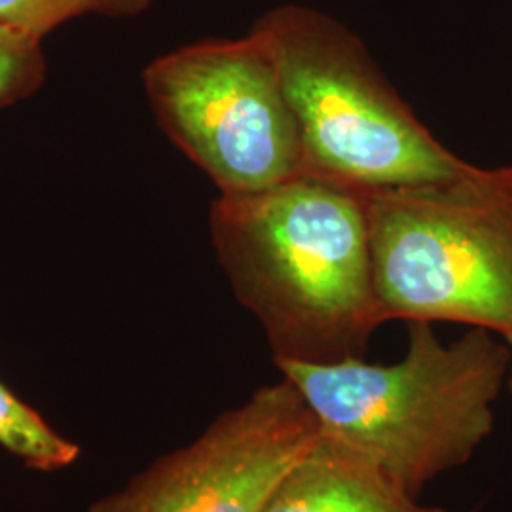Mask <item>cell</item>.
Listing matches in <instances>:
<instances>
[{
    "instance_id": "obj_1",
    "label": "cell",
    "mask_w": 512,
    "mask_h": 512,
    "mask_svg": "<svg viewBox=\"0 0 512 512\" xmlns=\"http://www.w3.org/2000/svg\"><path fill=\"white\" fill-rule=\"evenodd\" d=\"M211 236L275 363L363 359L384 323L366 192L304 173L253 194H220L211 207Z\"/></svg>"
},
{
    "instance_id": "obj_2",
    "label": "cell",
    "mask_w": 512,
    "mask_h": 512,
    "mask_svg": "<svg viewBox=\"0 0 512 512\" xmlns=\"http://www.w3.org/2000/svg\"><path fill=\"white\" fill-rule=\"evenodd\" d=\"M511 348L473 327L442 344L431 323L410 321L395 365L277 361L319 429L370 459L412 497L475 456L494 431V403L509 378Z\"/></svg>"
},
{
    "instance_id": "obj_3",
    "label": "cell",
    "mask_w": 512,
    "mask_h": 512,
    "mask_svg": "<svg viewBox=\"0 0 512 512\" xmlns=\"http://www.w3.org/2000/svg\"><path fill=\"white\" fill-rule=\"evenodd\" d=\"M274 46L306 171L361 192L454 184L482 169L437 141L348 27L308 6L255 23Z\"/></svg>"
},
{
    "instance_id": "obj_4",
    "label": "cell",
    "mask_w": 512,
    "mask_h": 512,
    "mask_svg": "<svg viewBox=\"0 0 512 512\" xmlns=\"http://www.w3.org/2000/svg\"><path fill=\"white\" fill-rule=\"evenodd\" d=\"M382 319L454 321L512 336L507 171L366 194Z\"/></svg>"
},
{
    "instance_id": "obj_5",
    "label": "cell",
    "mask_w": 512,
    "mask_h": 512,
    "mask_svg": "<svg viewBox=\"0 0 512 512\" xmlns=\"http://www.w3.org/2000/svg\"><path fill=\"white\" fill-rule=\"evenodd\" d=\"M143 82L165 135L219 186L253 194L304 175V148L270 38L203 40L154 59Z\"/></svg>"
},
{
    "instance_id": "obj_6",
    "label": "cell",
    "mask_w": 512,
    "mask_h": 512,
    "mask_svg": "<svg viewBox=\"0 0 512 512\" xmlns=\"http://www.w3.org/2000/svg\"><path fill=\"white\" fill-rule=\"evenodd\" d=\"M317 437L310 406L281 378L92 512H264L281 478Z\"/></svg>"
},
{
    "instance_id": "obj_7",
    "label": "cell",
    "mask_w": 512,
    "mask_h": 512,
    "mask_svg": "<svg viewBox=\"0 0 512 512\" xmlns=\"http://www.w3.org/2000/svg\"><path fill=\"white\" fill-rule=\"evenodd\" d=\"M264 512H450L418 503L342 440L319 437L281 478Z\"/></svg>"
},
{
    "instance_id": "obj_8",
    "label": "cell",
    "mask_w": 512,
    "mask_h": 512,
    "mask_svg": "<svg viewBox=\"0 0 512 512\" xmlns=\"http://www.w3.org/2000/svg\"><path fill=\"white\" fill-rule=\"evenodd\" d=\"M0 444L29 467L54 471L73 463L78 448L59 437L33 408L0 384Z\"/></svg>"
},
{
    "instance_id": "obj_9",
    "label": "cell",
    "mask_w": 512,
    "mask_h": 512,
    "mask_svg": "<svg viewBox=\"0 0 512 512\" xmlns=\"http://www.w3.org/2000/svg\"><path fill=\"white\" fill-rule=\"evenodd\" d=\"M150 4L152 0H0V25L44 38L69 19L86 14L133 18Z\"/></svg>"
},
{
    "instance_id": "obj_10",
    "label": "cell",
    "mask_w": 512,
    "mask_h": 512,
    "mask_svg": "<svg viewBox=\"0 0 512 512\" xmlns=\"http://www.w3.org/2000/svg\"><path fill=\"white\" fill-rule=\"evenodd\" d=\"M44 78L42 38L0 25V109L31 97Z\"/></svg>"
},
{
    "instance_id": "obj_11",
    "label": "cell",
    "mask_w": 512,
    "mask_h": 512,
    "mask_svg": "<svg viewBox=\"0 0 512 512\" xmlns=\"http://www.w3.org/2000/svg\"><path fill=\"white\" fill-rule=\"evenodd\" d=\"M505 342L509 344V348H511V355H512V336H507L505 338ZM509 387H511L512 391V359H511V368H509Z\"/></svg>"
},
{
    "instance_id": "obj_12",
    "label": "cell",
    "mask_w": 512,
    "mask_h": 512,
    "mask_svg": "<svg viewBox=\"0 0 512 512\" xmlns=\"http://www.w3.org/2000/svg\"><path fill=\"white\" fill-rule=\"evenodd\" d=\"M505 171H507V183H509V190H511L512 194V167H507Z\"/></svg>"
}]
</instances>
